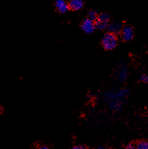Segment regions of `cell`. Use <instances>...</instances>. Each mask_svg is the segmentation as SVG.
I'll return each mask as SVG.
<instances>
[{
    "label": "cell",
    "mask_w": 148,
    "mask_h": 149,
    "mask_svg": "<svg viewBox=\"0 0 148 149\" xmlns=\"http://www.w3.org/2000/svg\"><path fill=\"white\" fill-rule=\"evenodd\" d=\"M136 148L138 149H148V142L141 141L138 142Z\"/></svg>",
    "instance_id": "8fae6325"
},
{
    "label": "cell",
    "mask_w": 148,
    "mask_h": 149,
    "mask_svg": "<svg viewBox=\"0 0 148 149\" xmlns=\"http://www.w3.org/2000/svg\"><path fill=\"white\" fill-rule=\"evenodd\" d=\"M118 45V39L114 35L111 33H106L102 39V45L106 50H112L116 47Z\"/></svg>",
    "instance_id": "7a4b0ae2"
},
{
    "label": "cell",
    "mask_w": 148,
    "mask_h": 149,
    "mask_svg": "<svg viewBox=\"0 0 148 149\" xmlns=\"http://www.w3.org/2000/svg\"><path fill=\"white\" fill-rule=\"evenodd\" d=\"M88 18L94 21V22H95L96 19L98 18V15L97 14V12L96 11H94V10L90 11L89 13H88Z\"/></svg>",
    "instance_id": "30bf717a"
},
{
    "label": "cell",
    "mask_w": 148,
    "mask_h": 149,
    "mask_svg": "<svg viewBox=\"0 0 148 149\" xmlns=\"http://www.w3.org/2000/svg\"><path fill=\"white\" fill-rule=\"evenodd\" d=\"M127 90H121L114 93H107L105 98L109 102V106L114 110H117L121 108L122 101L126 97Z\"/></svg>",
    "instance_id": "6da1fadb"
},
{
    "label": "cell",
    "mask_w": 148,
    "mask_h": 149,
    "mask_svg": "<svg viewBox=\"0 0 148 149\" xmlns=\"http://www.w3.org/2000/svg\"><path fill=\"white\" fill-rule=\"evenodd\" d=\"M110 16L108 13H101L98 15L95 22L96 28L100 30H103L108 27L109 22Z\"/></svg>",
    "instance_id": "3957f363"
},
{
    "label": "cell",
    "mask_w": 148,
    "mask_h": 149,
    "mask_svg": "<svg viewBox=\"0 0 148 149\" xmlns=\"http://www.w3.org/2000/svg\"><path fill=\"white\" fill-rule=\"evenodd\" d=\"M121 37L125 41H129L133 38L134 31L133 28L130 26H125L121 30Z\"/></svg>",
    "instance_id": "5b68a950"
},
{
    "label": "cell",
    "mask_w": 148,
    "mask_h": 149,
    "mask_svg": "<svg viewBox=\"0 0 148 149\" xmlns=\"http://www.w3.org/2000/svg\"><path fill=\"white\" fill-rule=\"evenodd\" d=\"M39 148L40 149H48V147L46 146H40L39 147Z\"/></svg>",
    "instance_id": "9a60e30c"
},
{
    "label": "cell",
    "mask_w": 148,
    "mask_h": 149,
    "mask_svg": "<svg viewBox=\"0 0 148 149\" xmlns=\"http://www.w3.org/2000/svg\"><path fill=\"white\" fill-rule=\"evenodd\" d=\"M68 4L69 9L73 11H79L83 8L84 1L83 0H70Z\"/></svg>",
    "instance_id": "ba28073f"
},
{
    "label": "cell",
    "mask_w": 148,
    "mask_h": 149,
    "mask_svg": "<svg viewBox=\"0 0 148 149\" xmlns=\"http://www.w3.org/2000/svg\"><path fill=\"white\" fill-rule=\"evenodd\" d=\"M134 148H135L134 146H133V144H132V143H129L126 146V148H127V149H133Z\"/></svg>",
    "instance_id": "5bb4252c"
},
{
    "label": "cell",
    "mask_w": 148,
    "mask_h": 149,
    "mask_svg": "<svg viewBox=\"0 0 148 149\" xmlns=\"http://www.w3.org/2000/svg\"><path fill=\"white\" fill-rule=\"evenodd\" d=\"M140 80L144 83H148V76L146 75V74H144V75L141 77Z\"/></svg>",
    "instance_id": "7c38bea8"
},
{
    "label": "cell",
    "mask_w": 148,
    "mask_h": 149,
    "mask_svg": "<svg viewBox=\"0 0 148 149\" xmlns=\"http://www.w3.org/2000/svg\"><path fill=\"white\" fill-rule=\"evenodd\" d=\"M108 30L109 33H111L114 35L119 34L121 32L122 30V26L120 23L118 22H113L111 23H109L108 27Z\"/></svg>",
    "instance_id": "52a82bcc"
},
{
    "label": "cell",
    "mask_w": 148,
    "mask_h": 149,
    "mask_svg": "<svg viewBox=\"0 0 148 149\" xmlns=\"http://www.w3.org/2000/svg\"><path fill=\"white\" fill-rule=\"evenodd\" d=\"M1 113H2V108H1V107L0 106V116H1Z\"/></svg>",
    "instance_id": "2e32d148"
},
{
    "label": "cell",
    "mask_w": 148,
    "mask_h": 149,
    "mask_svg": "<svg viewBox=\"0 0 148 149\" xmlns=\"http://www.w3.org/2000/svg\"><path fill=\"white\" fill-rule=\"evenodd\" d=\"M55 6L60 13H66L69 9V4L64 0H57L55 3Z\"/></svg>",
    "instance_id": "8992f818"
},
{
    "label": "cell",
    "mask_w": 148,
    "mask_h": 149,
    "mask_svg": "<svg viewBox=\"0 0 148 149\" xmlns=\"http://www.w3.org/2000/svg\"><path fill=\"white\" fill-rule=\"evenodd\" d=\"M73 149H85L86 147L84 146H83V145H79V146H76L73 147Z\"/></svg>",
    "instance_id": "4fadbf2b"
},
{
    "label": "cell",
    "mask_w": 148,
    "mask_h": 149,
    "mask_svg": "<svg viewBox=\"0 0 148 149\" xmlns=\"http://www.w3.org/2000/svg\"><path fill=\"white\" fill-rule=\"evenodd\" d=\"M81 29L87 34H91L96 29L95 23L94 21L87 18L84 19L81 24Z\"/></svg>",
    "instance_id": "277c9868"
},
{
    "label": "cell",
    "mask_w": 148,
    "mask_h": 149,
    "mask_svg": "<svg viewBox=\"0 0 148 149\" xmlns=\"http://www.w3.org/2000/svg\"><path fill=\"white\" fill-rule=\"evenodd\" d=\"M117 77L119 80L121 81H124L126 79L127 77V70L125 65H121L118 68Z\"/></svg>",
    "instance_id": "9c48e42d"
}]
</instances>
